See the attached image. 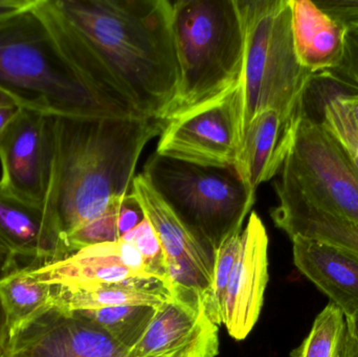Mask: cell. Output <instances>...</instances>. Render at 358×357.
I'll return each instance as SVG.
<instances>
[{
	"label": "cell",
	"instance_id": "15",
	"mask_svg": "<svg viewBox=\"0 0 358 357\" xmlns=\"http://www.w3.org/2000/svg\"><path fill=\"white\" fill-rule=\"evenodd\" d=\"M292 241L294 265L330 298L345 316H358V256L330 243L305 237Z\"/></svg>",
	"mask_w": 358,
	"mask_h": 357
},
{
	"label": "cell",
	"instance_id": "14",
	"mask_svg": "<svg viewBox=\"0 0 358 357\" xmlns=\"http://www.w3.org/2000/svg\"><path fill=\"white\" fill-rule=\"evenodd\" d=\"M69 256L50 207L27 203L0 188V257L4 268L17 259L34 260L43 265Z\"/></svg>",
	"mask_w": 358,
	"mask_h": 357
},
{
	"label": "cell",
	"instance_id": "8",
	"mask_svg": "<svg viewBox=\"0 0 358 357\" xmlns=\"http://www.w3.org/2000/svg\"><path fill=\"white\" fill-rule=\"evenodd\" d=\"M164 122L157 154L206 167H235L244 136L242 81L219 98Z\"/></svg>",
	"mask_w": 358,
	"mask_h": 357
},
{
	"label": "cell",
	"instance_id": "2",
	"mask_svg": "<svg viewBox=\"0 0 358 357\" xmlns=\"http://www.w3.org/2000/svg\"><path fill=\"white\" fill-rule=\"evenodd\" d=\"M164 124L147 117H54L48 207L65 242L69 234L131 193L138 159L146 145L161 136Z\"/></svg>",
	"mask_w": 358,
	"mask_h": 357
},
{
	"label": "cell",
	"instance_id": "32",
	"mask_svg": "<svg viewBox=\"0 0 358 357\" xmlns=\"http://www.w3.org/2000/svg\"><path fill=\"white\" fill-rule=\"evenodd\" d=\"M347 333L341 357H358V335L355 333L352 321L346 318Z\"/></svg>",
	"mask_w": 358,
	"mask_h": 357
},
{
	"label": "cell",
	"instance_id": "35",
	"mask_svg": "<svg viewBox=\"0 0 358 357\" xmlns=\"http://www.w3.org/2000/svg\"><path fill=\"white\" fill-rule=\"evenodd\" d=\"M342 94L343 101H344L346 106L348 107L352 117H355V122L358 125V92L355 94Z\"/></svg>",
	"mask_w": 358,
	"mask_h": 357
},
{
	"label": "cell",
	"instance_id": "17",
	"mask_svg": "<svg viewBox=\"0 0 358 357\" xmlns=\"http://www.w3.org/2000/svg\"><path fill=\"white\" fill-rule=\"evenodd\" d=\"M296 123L286 122L277 111L265 110L246 126L235 167L254 190L279 174L292 145Z\"/></svg>",
	"mask_w": 358,
	"mask_h": 357
},
{
	"label": "cell",
	"instance_id": "12",
	"mask_svg": "<svg viewBox=\"0 0 358 357\" xmlns=\"http://www.w3.org/2000/svg\"><path fill=\"white\" fill-rule=\"evenodd\" d=\"M27 270L37 280L65 289L127 284L165 286L138 249L122 239L92 245L65 259Z\"/></svg>",
	"mask_w": 358,
	"mask_h": 357
},
{
	"label": "cell",
	"instance_id": "4",
	"mask_svg": "<svg viewBox=\"0 0 358 357\" xmlns=\"http://www.w3.org/2000/svg\"><path fill=\"white\" fill-rule=\"evenodd\" d=\"M172 6L178 84L164 121L227 94L243 75V27L235 0H179Z\"/></svg>",
	"mask_w": 358,
	"mask_h": 357
},
{
	"label": "cell",
	"instance_id": "9",
	"mask_svg": "<svg viewBox=\"0 0 358 357\" xmlns=\"http://www.w3.org/2000/svg\"><path fill=\"white\" fill-rule=\"evenodd\" d=\"M132 193L159 237L172 298L194 309L204 310L212 289L216 251L181 221L144 174L134 177Z\"/></svg>",
	"mask_w": 358,
	"mask_h": 357
},
{
	"label": "cell",
	"instance_id": "36",
	"mask_svg": "<svg viewBox=\"0 0 358 357\" xmlns=\"http://www.w3.org/2000/svg\"><path fill=\"white\" fill-rule=\"evenodd\" d=\"M1 106H20V105L13 96L0 89V107Z\"/></svg>",
	"mask_w": 358,
	"mask_h": 357
},
{
	"label": "cell",
	"instance_id": "26",
	"mask_svg": "<svg viewBox=\"0 0 358 357\" xmlns=\"http://www.w3.org/2000/svg\"><path fill=\"white\" fill-rule=\"evenodd\" d=\"M123 199L115 201L100 217L88 222L87 224L81 226L66 237V245L69 256L80 249L92 247V245L115 242V241L119 240L117 219H119L120 207H121Z\"/></svg>",
	"mask_w": 358,
	"mask_h": 357
},
{
	"label": "cell",
	"instance_id": "24",
	"mask_svg": "<svg viewBox=\"0 0 358 357\" xmlns=\"http://www.w3.org/2000/svg\"><path fill=\"white\" fill-rule=\"evenodd\" d=\"M321 123L342 147L358 176V125L342 94H334L326 101Z\"/></svg>",
	"mask_w": 358,
	"mask_h": 357
},
{
	"label": "cell",
	"instance_id": "19",
	"mask_svg": "<svg viewBox=\"0 0 358 357\" xmlns=\"http://www.w3.org/2000/svg\"><path fill=\"white\" fill-rule=\"evenodd\" d=\"M54 303L66 312L99 309L117 306L161 308L173 300L162 284L103 285L85 289L52 286Z\"/></svg>",
	"mask_w": 358,
	"mask_h": 357
},
{
	"label": "cell",
	"instance_id": "30",
	"mask_svg": "<svg viewBox=\"0 0 358 357\" xmlns=\"http://www.w3.org/2000/svg\"><path fill=\"white\" fill-rule=\"evenodd\" d=\"M145 218L142 207L138 203V199L134 193H129L122 201L119 211V219H117V228H119L120 238L126 233L134 230L138 224H140Z\"/></svg>",
	"mask_w": 358,
	"mask_h": 357
},
{
	"label": "cell",
	"instance_id": "20",
	"mask_svg": "<svg viewBox=\"0 0 358 357\" xmlns=\"http://www.w3.org/2000/svg\"><path fill=\"white\" fill-rule=\"evenodd\" d=\"M277 228L294 237L315 239L358 256V224L305 205H277L271 212Z\"/></svg>",
	"mask_w": 358,
	"mask_h": 357
},
{
	"label": "cell",
	"instance_id": "28",
	"mask_svg": "<svg viewBox=\"0 0 358 357\" xmlns=\"http://www.w3.org/2000/svg\"><path fill=\"white\" fill-rule=\"evenodd\" d=\"M218 354V326L210 323L197 337L168 357H215Z\"/></svg>",
	"mask_w": 358,
	"mask_h": 357
},
{
	"label": "cell",
	"instance_id": "7",
	"mask_svg": "<svg viewBox=\"0 0 358 357\" xmlns=\"http://www.w3.org/2000/svg\"><path fill=\"white\" fill-rule=\"evenodd\" d=\"M278 205H305L358 224V176L342 147L304 113L279 172Z\"/></svg>",
	"mask_w": 358,
	"mask_h": 357
},
{
	"label": "cell",
	"instance_id": "13",
	"mask_svg": "<svg viewBox=\"0 0 358 357\" xmlns=\"http://www.w3.org/2000/svg\"><path fill=\"white\" fill-rule=\"evenodd\" d=\"M268 283V235L256 212L241 232L239 249L223 302L222 325L236 341L258 322Z\"/></svg>",
	"mask_w": 358,
	"mask_h": 357
},
{
	"label": "cell",
	"instance_id": "33",
	"mask_svg": "<svg viewBox=\"0 0 358 357\" xmlns=\"http://www.w3.org/2000/svg\"><path fill=\"white\" fill-rule=\"evenodd\" d=\"M20 106H1L0 107V136L8 127V124L13 121Z\"/></svg>",
	"mask_w": 358,
	"mask_h": 357
},
{
	"label": "cell",
	"instance_id": "11",
	"mask_svg": "<svg viewBox=\"0 0 358 357\" xmlns=\"http://www.w3.org/2000/svg\"><path fill=\"white\" fill-rule=\"evenodd\" d=\"M102 327L52 302L8 335L3 357H128Z\"/></svg>",
	"mask_w": 358,
	"mask_h": 357
},
{
	"label": "cell",
	"instance_id": "6",
	"mask_svg": "<svg viewBox=\"0 0 358 357\" xmlns=\"http://www.w3.org/2000/svg\"><path fill=\"white\" fill-rule=\"evenodd\" d=\"M143 174L181 221L215 251L242 232L256 201V190L236 167H206L155 152Z\"/></svg>",
	"mask_w": 358,
	"mask_h": 357
},
{
	"label": "cell",
	"instance_id": "1",
	"mask_svg": "<svg viewBox=\"0 0 358 357\" xmlns=\"http://www.w3.org/2000/svg\"><path fill=\"white\" fill-rule=\"evenodd\" d=\"M102 62L142 117L165 119L178 65L169 0H46Z\"/></svg>",
	"mask_w": 358,
	"mask_h": 357
},
{
	"label": "cell",
	"instance_id": "38",
	"mask_svg": "<svg viewBox=\"0 0 358 357\" xmlns=\"http://www.w3.org/2000/svg\"><path fill=\"white\" fill-rule=\"evenodd\" d=\"M0 260H2V259H1V257H0Z\"/></svg>",
	"mask_w": 358,
	"mask_h": 357
},
{
	"label": "cell",
	"instance_id": "34",
	"mask_svg": "<svg viewBox=\"0 0 358 357\" xmlns=\"http://www.w3.org/2000/svg\"><path fill=\"white\" fill-rule=\"evenodd\" d=\"M8 328L6 322V312L0 301V357H3L8 345Z\"/></svg>",
	"mask_w": 358,
	"mask_h": 357
},
{
	"label": "cell",
	"instance_id": "18",
	"mask_svg": "<svg viewBox=\"0 0 358 357\" xmlns=\"http://www.w3.org/2000/svg\"><path fill=\"white\" fill-rule=\"evenodd\" d=\"M210 320L204 310H196L178 300L157 309L150 325L128 357H168L197 337Z\"/></svg>",
	"mask_w": 358,
	"mask_h": 357
},
{
	"label": "cell",
	"instance_id": "10",
	"mask_svg": "<svg viewBox=\"0 0 358 357\" xmlns=\"http://www.w3.org/2000/svg\"><path fill=\"white\" fill-rule=\"evenodd\" d=\"M54 157V115L20 107L0 136V188L48 207Z\"/></svg>",
	"mask_w": 358,
	"mask_h": 357
},
{
	"label": "cell",
	"instance_id": "16",
	"mask_svg": "<svg viewBox=\"0 0 358 357\" xmlns=\"http://www.w3.org/2000/svg\"><path fill=\"white\" fill-rule=\"evenodd\" d=\"M296 58L315 78L329 77L346 56L347 29L311 0H289Z\"/></svg>",
	"mask_w": 358,
	"mask_h": 357
},
{
	"label": "cell",
	"instance_id": "22",
	"mask_svg": "<svg viewBox=\"0 0 358 357\" xmlns=\"http://www.w3.org/2000/svg\"><path fill=\"white\" fill-rule=\"evenodd\" d=\"M157 308L149 306H117L79 310L73 314L102 327L128 352L142 339L155 316Z\"/></svg>",
	"mask_w": 358,
	"mask_h": 357
},
{
	"label": "cell",
	"instance_id": "3",
	"mask_svg": "<svg viewBox=\"0 0 358 357\" xmlns=\"http://www.w3.org/2000/svg\"><path fill=\"white\" fill-rule=\"evenodd\" d=\"M0 89L20 107L64 117H142L99 92L55 35L37 0L0 22Z\"/></svg>",
	"mask_w": 358,
	"mask_h": 357
},
{
	"label": "cell",
	"instance_id": "27",
	"mask_svg": "<svg viewBox=\"0 0 358 357\" xmlns=\"http://www.w3.org/2000/svg\"><path fill=\"white\" fill-rule=\"evenodd\" d=\"M120 239L126 242L132 243L138 249L147 263L163 280L164 284L167 289V272H166L163 249H162L159 237H157L150 221L145 217L134 230L126 233Z\"/></svg>",
	"mask_w": 358,
	"mask_h": 357
},
{
	"label": "cell",
	"instance_id": "21",
	"mask_svg": "<svg viewBox=\"0 0 358 357\" xmlns=\"http://www.w3.org/2000/svg\"><path fill=\"white\" fill-rule=\"evenodd\" d=\"M0 301L6 312L8 335L17 327L45 309L54 302L52 285L15 270L0 278Z\"/></svg>",
	"mask_w": 358,
	"mask_h": 357
},
{
	"label": "cell",
	"instance_id": "29",
	"mask_svg": "<svg viewBox=\"0 0 358 357\" xmlns=\"http://www.w3.org/2000/svg\"><path fill=\"white\" fill-rule=\"evenodd\" d=\"M358 92V27L347 29L346 56L342 66L329 75Z\"/></svg>",
	"mask_w": 358,
	"mask_h": 357
},
{
	"label": "cell",
	"instance_id": "31",
	"mask_svg": "<svg viewBox=\"0 0 358 357\" xmlns=\"http://www.w3.org/2000/svg\"><path fill=\"white\" fill-rule=\"evenodd\" d=\"M34 0H0V22L27 10Z\"/></svg>",
	"mask_w": 358,
	"mask_h": 357
},
{
	"label": "cell",
	"instance_id": "25",
	"mask_svg": "<svg viewBox=\"0 0 358 357\" xmlns=\"http://www.w3.org/2000/svg\"><path fill=\"white\" fill-rule=\"evenodd\" d=\"M240 239H241V233L234 235L216 251L212 289H210V298L204 308V312L208 320L218 327L222 325L225 291H227L229 276H231L234 262L239 249Z\"/></svg>",
	"mask_w": 358,
	"mask_h": 357
},
{
	"label": "cell",
	"instance_id": "5",
	"mask_svg": "<svg viewBox=\"0 0 358 357\" xmlns=\"http://www.w3.org/2000/svg\"><path fill=\"white\" fill-rule=\"evenodd\" d=\"M244 34V129L259 113L275 110L296 124L306 112L313 80L294 50L289 0H235Z\"/></svg>",
	"mask_w": 358,
	"mask_h": 357
},
{
	"label": "cell",
	"instance_id": "37",
	"mask_svg": "<svg viewBox=\"0 0 358 357\" xmlns=\"http://www.w3.org/2000/svg\"><path fill=\"white\" fill-rule=\"evenodd\" d=\"M350 320L352 321L353 326H355V333H357V335H358V316H357L355 319H350Z\"/></svg>",
	"mask_w": 358,
	"mask_h": 357
},
{
	"label": "cell",
	"instance_id": "23",
	"mask_svg": "<svg viewBox=\"0 0 358 357\" xmlns=\"http://www.w3.org/2000/svg\"><path fill=\"white\" fill-rule=\"evenodd\" d=\"M344 312L330 302L315 318L313 328L292 357H341L346 340Z\"/></svg>",
	"mask_w": 358,
	"mask_h": 357
}]
</instances>
